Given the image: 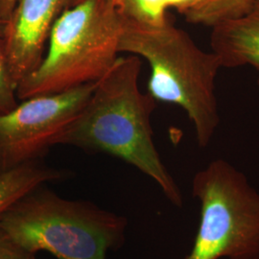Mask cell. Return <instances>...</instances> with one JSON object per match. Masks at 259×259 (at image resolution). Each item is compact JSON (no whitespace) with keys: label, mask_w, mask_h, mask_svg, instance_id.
Here are the masks:
<instances>
[{"label":"cell","mask_w":259,"mask_h":259,"mask_svg":"<svg viewBox=\"0 0 259 259\" xmlns=\"http://www.w3.org/2000/svg\"><path fill=\"white\" fill-rule=\"evenodd\" d=\"M140 69L138 56L118 57L108 73L96 82L83 109L56 139L55 145L119 157L152 178L167 199L182 207L183 195L154 143L151 115L157 101L140 92Z\"/></svg>","instance_id":"obj_1"},{"label":"cell","mask_w":259,"mask_h":259,"mask_svg":"<svg viewBox=\"0 0 259 259\" xmlns=\"http://www.w3.org/2000/svg\"><path fill=\"white\" fill-rule=\"evenodd\" d=\"M119 51L148 62L149 94L184 109L194 125L198 144L206 147L220 123L215 93L222 68L218 57L202 50L170 20L152 26L124 19Z\"/></svg>","instance_id":"obj_2"},{"label":"cell","mask_w":259,"mask_h":259,"mask_svg":"<svg viewBox=\"0 0 259 259\" xmlns=\"http://www.w3.org/2000/svg\"><path fill=\"white\" fill-rule=\"evenodd\" d=\"M124 19L116 0H83L52 27L45 56L17 87L20 101L96 83L118 59Z\"/></svg>","instance_id":"obj_3"},{"label":"cell","mask_w":259,"mask_h":259,"mask_svg":"<svg viewBox=\"0 0 259 259\" xmlns=\"http://www.w3.org/2000/svg\"><path fill=\"white\" fill-rule=\"evenodd\" d=\"M127 220L38 186L0 216V229L24 250L58 259H107L125 240Z\"/></svg>","instance_id":"obj_4"},{"label":"cell","mask_w":259,"mask_h":259,"mask_svg":"<svg viewBox=\"0 0 259 259\" xmlns=\"http://www.w3.org/2000/svg\"><path fill=\"white\" fill-rule=\"evenodd\" d=\"M192 192L201 219L184 259H259V193L246 176L215 159L195 175Z\"/></svg>","instance_id":"obj_5"},{"label":"cell","mask_w":259,"mask_h":259,"mask_svg":"<svg viewBox=\"0 0 259 259\" xmlns=\"http://www.w3.org/2000/svg\"><path fill=\"white\" fill-rule=\"evenodd\" d=\"M87 83L65 93L32 97L0 114V171L37 160L83 109L95 88Z\"/></svg>","instance_id":"obj_6"},{"label":"cell","mask_w":259,"mask_h":259,"mask_svg":"<svg viewBox=\"0 0 259 259\" xmlns=\"http://www.w3.org/2000/svg\"><path fill=\"white\" fill-rule=\"evenodd\" d=\"M68 0H17L1 25L3 48L15 83L19 84L40 64L52 27Z\"/></svg>","instance_id":"obj_7"},{"label":"cell","mask_w":259,"mask_h":259,"mask_svg":"<svg viewBox=\"0 0 259 259\" xmlns=\"http://www.w3.org/2000/svg\"><path fill=\"white\" fill-rule=\"evenodd\" d=\"M210 47L222 68L250 65L259 75V0L243 17L212 27Z\"/></svg>","instance_id":"obj_8"},{"label":"cell","mask_w":259,"mask_h":259,"mask_svg":"<svg viewBox=\"0 0 259 259\" xmlns=\"http://www.w3.org/2000/svg\"><path fill=\"white\" fill-rule=\"evenodd\" d=\"M64 177V172L42 165L37 160L0 171V216L12 204L35 188Z\"/></svg>","instance_id":"obj_9"},{"label":"cell","mask_w":259,"mask_h":259,"mask_svg":"<svg viewBox=\"0 0 259 259\" xmlns=\"http://www.w3.org/2000/svg\"><path fill=\"white\" fill-rule=\"evenodd\" d=\"M256 0H194L183 13L189 23L214 27L239 19L250 12Z\"/></svg>","instance_id":"obj_10"},{"label":"cell","mask_w":259,"mask_h":259,"mask_svg":"<svg viewBox=\"0 0 259 259\" xmlns=\"http://www.w3.org/2000/svg\"><path fill=\"white\" fill-rule=\"evenodd\" d=\"M193 2L194 0H116V6L126 20L159 26L169 20V8H176L183 14Z\"/></svg>","instance_id":"obj_11"},{"label":"cell","mask_w":259,"mask_h":259,"mask_svg":"<svg viewBox=\"0 0 259 259\" xmlns=\"http://www.w3.org/2000/svg\"><path fill=\"white\" fill-rule=\"evenodd\" d=\"M17 84L10 73L9 65L3 48L0 24V114L14 110L18 105Z\"/></svg>","instance_id":"obj_12"},{"label":"cell","mask_w":259,"mask_h":259,"mask_svg":"<svg viewBox=\"0 0 259 259\" xmlns=\"http://www.w3.org/2000/svg\"><path fill=\"white\" fill-rule=\"evenodd\" d=\"M0 259H36V254L24 250L0 229Z\"/></svg>","instance_id":"obj_13"},{"label":"cell","mask_w":259,"mask_h":259,"mask_svg":"<svg viewBox=\"0 0 259 259\" xmlns=\"http://www.w3.org/2000/svg\"><path fill=\"white\" fill-rule=\"evenodd\" d=\"M17 0H0V24H4L15 7Z\"/></svg>","instance_id":"obj_14"},{"label":"cell","mask_w":259,"mask_h":259,"mask_svg":"<svg viewBox=\"0 0 259 259\" xmlns=\"http://www.w3.org/2000/svg\"><path fill=\"white\" fill-rule=\"evenodd\" d=\"M81 1H83V0H68V2H67V6H66V8H69V7H72V6H74L76 4H78V3H80Z\"/></svg>","instance_id":"obj_15"}]
</instances>
